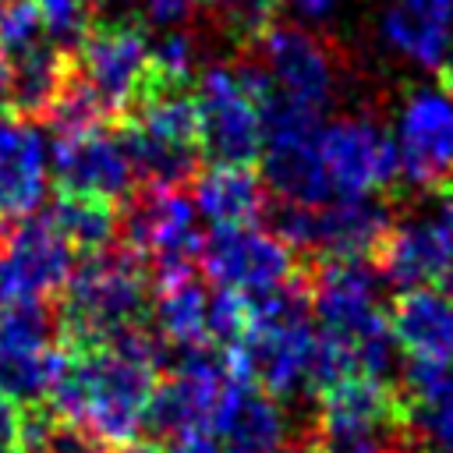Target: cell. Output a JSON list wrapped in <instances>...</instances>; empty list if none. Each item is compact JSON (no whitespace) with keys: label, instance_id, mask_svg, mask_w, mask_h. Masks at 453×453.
<instances>
[{"label":"cell","instance_id":"cell-1","mask_svg":"<svg viewBox=\"0 0 453 453\" xmlns=\"http://www.w3.org/2000/svg\"><path fill=\"white\" fill-rule=\"evenodd\" d=\"M166 361L170 343L149 326H131L99 347H74L64 357L46 407L60 421L88 428L106 446L134 442Z\"/></svg>","mask_w":453,"mask_h":453},{"label":"cell","instance_id":"cell-2","mask_svg":"<svg viewBox=\"0 0 453 453\" xmlns=\"http://www.w3.org/2000/svg\"><path fill=\"white\" fill-rule=\"evenodd\" d=\"M319 329L311 326L308 280H290L287 287L251 297V329L230 350L234 372L276 400L311 393Z\"/></svg>","mask_w":453,"mask_h":453},{"label":"cell","instance_id":"cell-3","mask_svg":"<svg viewBox=\"0 0 453 453\" xmlns=\"http://www.w3.org/2000/svg\"><path fill=\"white\" fill-rule=\"evenodd\" d=\"M152 304V269L149 262L124 248H103L85 255L81 265H74L57 322L60 340L67 350L74 347H99L110 336L142 326V315Z\"/></svg>","mask_w":453,"mask_h":453},{"label":"cell","instance_id":"cell-4","mask_svg":"<svg viewBox=\"0 0 453 453\" xmlns=\"http://www.w3.org/2000/svg\"><path fill=\"white\" fill-rule=\"evenodd\" d=\"M407 400L382 379H347L319 396L311 446L319 453H393L411 446Z\"/></svg>","mask_w":453,"mask_h":453},{"label":"cell","instance_id":"cell-5","mask_svg":"<svg viewBox=\"0 0 453 453\" xmlns=\"http://www.w3.org/2000/svg\"><path fill=\"white\" fill-rule=\"evenodd\" d=\"M71 67L103 113L124 120L152 88V42L131 21H96Z\"/></svg>","mask_w":453,"mask_h":453},{"label":"cell","instance_id":"cell-6","mask_svg":"<svg viewBox=\"0 0 453 453\" xmlns=\"http://www.w3.org/2000/svg\"><path fill=\"white\" fill-rule=\"evenodd\" d=\"M198 142L212 163L251 166L262 159L265 124L241 67L209 64L195 78Z\"/></svg>","mask_w":453,"mask_h":453},{"label":"cell","instance_id":"cell-7","mask_svg":"<svg viewBox=\"0 0 453 453\" xmlns=\"http://www.w3.org/2000/svg\"><path fill=\"white\" fill-rule=\"evenodd\" d=\"M234 375L237 372H234L230 354L212 343L180 350V357L170 365V372L156 379L145 425L152 432L173 435V439L188 435V432H209L212 411Z\"/></svg>","mask_w":453,"mask_h":453},{"label":"cell","instance_id":"cell-8","mask_svg":"<svg viewBox=\"0 0 453 453\" xmlns=\"http://www.w3.org/2000/svg\"><path fill=\"white\" fill-rule=\"evenodd\" d=\"M120 230L131 251H138L152 273L195 265L202 251V230L195 202L180 188L142 184L120 209Z\"/></svg>","mask_w":453,"mask_h":453},{"label":"cell","instance_id":"cell-9","mask_svg":"<svg viewBox=\"0 0 453 453\" xmlns=\"http://www.w3.org/2000/svg\"><path fill=\"white\" fill-rule=\"evenodd\" d=\"M202 273L212 280V287L237 290L244 297H265L290 280H297V255L258 223L251 226H216L209 237H202L198 251Z\"/></svg>","mask_w":453,"mask_h":453},{"label":"cell","instance_id":"cell-10","mask_svg":"<svg viewBox=\"0 0 453 453\" xmlns=\"http://www.w3.org/2000/svg\"><path fill=\"white\" fill-rule=\"evenodd\" d=\"M74 273V248L53 226L50 216H28L11 223L0 237V304L50 301L64 294Z\"/></svg>","mask_w":453,"mask_h":453},{"label":"cell","instance_id":"cell-11","mask_svg":"<svg viewBox=\"0 0 453 453\" xmlns=\"http://www.w3.org/2000/svg\"><path fill=\"white\" fill-rule=\"evenodd\" d=\"M393 142L400 177L414 188L442 191L453 184V99L442 88H411L396 110Z\"/></svg>","mask_w":453,"mask_h":453},{"label":"cell","instance_id":"cell-12","mask_svg":"<svg viewBox=\"0 0 453 453\" xmlns=\"http://www.w3.org/2000/svg\"><path fill=\"white\" fill-rule=\"evenodd\" d=\"M319 152L336 195H379L400 177L393 131L372 117H336L322 124Z\"/></svg>","mask_w":453,"mask_h":453},{"label":"cell","instance_id":"cell-13","mask_svg":"<svg viewBox=\"0 0 453 453\" xmlns=\"http://www.w3.org/2000/svg\"><path fill=\"white\" fill-rule=\"evenodd\" d=\"M50 170L57 177V191L64 195H92L103 202H127L134 195V163L120 138V127H92L74 138H57L50 152Z\"/></svg>","mask_w":453,"mask_h":453},{"label":"cell","instance_id":"cell-14","mask_svg":"<svg viewBox=\"0 0 453 453\" xmlns=\"http://www.w3.org/2000/svg\"><path fill=\"white\" fill-rule=\"evenodd\" d=\"M258 57V67L276 96L322 117L336 92V67L319 35H311L301 25H276L262 39Z\"/></svg>","mask_w":453,"mask_h":453},{"label":"cell","instance_id":"cell-15","mask_svg":"<svg viewBox=\"0 0 453 453\" xmlns=\"http://www.w3.org/2000/svg\"><path fill=\"white\" fill-rule=\"evenodd\" d=\"M375 269L400 290L442 287L453 280V234L439 216L396 219L375 255Z\"/></svg>","mask_w":453,"mask_h":453},{"label":"cell","instance_id":"cell-16","mask_svg":"<svg viewBox=\"0 0 453 453\" xmlns=\"http://www.w3.org/2000/svg\"><path fill=\"white\" fill-rule=\"evenodd\" d=\"M50 180L46 131L32 117H0V226L35 216Z\"/></svg>","mask_w":453,"mask_h":453},{"label":"cell","instance_id":"cell-17","mask_svg":"<svg viewBox=\"0 0 453 453\" xmlns=\"http://www.w3.org/2000/svg\"><path fill=\"white\" fill-rule=\"evenodd\" d=\"M209 432L226 453H287L290 421L276 396L251 386L244 375H234L223 389Z\"/></svg>","mask_w":453,"mask_h":453},{"label":"cell","instance_id":"cell-18","mask_svg":"<svg viewBox=\"0 0 453 453\" xmlns=\"http://www.w3.org/2000/svg\"><path fill=\"white\" fill-rule=\"evenodd\" d=\"M393 209L379 195H336L315 209V251L311 262H375L389 226Z\"/></svg>","mask_w":453,"mask_h":453},{"label":"cell","instance_id":"cell-19","mask_svg":"<svg viewBox=\"0 0 453 453\" xmlns=\"http://www.w3.org/2000/svg\"><path fill=\"white\" fill-rule=\"evenodd\" d=\"M389 333L411 361L453 365V294L442 287L400 290L389 304Z\"/></svg>","mask_w":453,"mask_h":453},{"label":"cell","instance_id":"cell-20","mask_svg":"<svg viewBox=\"0 0 453 453\" xmlns=\"http://www.w3.org/2000/svg\"><path fill=\"white\" fill-rule=\"evenodd\" d=\"M379 32L403 60L439 71L453 50V0H389Z\"/></svg>","mask_w":453,"mask_h":453},{"label":"cell","instance_id":"cell-21","mask_svg":"<svg viewBox=\"0 0 453 453\" xmlns=\"http://www.w3.org/2000/svg\"><path fill=\"white\" fill-rule=\"evenodd\" d=\"M209 294L195 265L152 273V329L170 343V350H195L209 343Z\"/></svg>","mask_w":453,"mask_h":453},{"label":"cell","instance_id":"cell-22","mask_svg":"<svg viewBox=\"0 0 453 453\" xmlns=\"http://www.w3.org/2000/svg\"><path fill=\"white\" fill-rule=\"evenodd\" d=\"M265 198L269 188L251 166H230V163H212L209 170L195 173L191 202L198 219L216 226H251L265 216Z\"/></svg>","mask_w":453,"mask_h":453},{"label":"cell","instance_id":"cell-23","mask_svg":"<svg viewBox=\"0 0 453 453\" xmlns=\"http://www.w3.org/2000/svg\"><path fill=\"white\" fill-rule=\"evenodd\" d=\"M71 81V57L42 42L11 60V106L21 117H46L64 85Z\"/></svg>","mask_w":453,"mask_h":453},{"label":"cell","instance_id":"cell-24","mask_svg":"<svg viewBox=\"0 0 453 453\" xmlns=\"http://www.w3.org/2000/svg\"><path fill=\"white\" fill-rule=\"evenodd\" d=\"M50 219L67 237V244L74 251H85V255L110 248L113 234L120 226V212L113 202H103L92 195H64V191H57Z\"/></svg>","mask_w":453,"mask_h":453},{"label":"cell","instance_id":"cell-25","mask_svg":"<svg viewBox=\"0 0 453 453\" xmlns=\"http://www.w3.org/2000/svg\"><path fill=\"white\" fill-rule=\"evenodd\" d=\"M21 453H106V442L39 403L21 407Z\"/></svg>","mask_w":453,"mask_h":453},{"label":"cell","instance_id":"cell-26","mask_svg":"<svg viewBox=\"0 0 453 453\" xmlns=\"http://www.w3.org/2000/svg\"><path fill=\"white\" fill-rule=\"evenodd\" d=\"M205 11L216 35H223L237 50L262 46V39L280 25V0H205Z\"/></svg>","mask_w":453,"mask_h":453},{"label":"cell","instance_id":"cell-27","mask_svg":"<svg viewBox=\"0 0 453 453\" xmlns=\"http://www.w3.org/2000/svg\"><path fill=\"white\" fill-rule=\"evenodd\" d=\"M198 71V42L184 32H159L152 39V85L163 88H188Z\"/></svg>","mask_w":453,"mask_h":453},{"label":"cell","instance_id":"cell-28","mask_svg":"<svg viewBox=\"0 0 453 453\" xmlns=\"http://www.w3.org/2000/svg\"><path fill=\"white\" fill-rule=\"evenodd\" d=\"M96 0H35L39 7V18H42V32H46V42L57 46L60 53L67 50H78L81 39L92 32L96 25Z\"/></svg>","mask_w":453,"mask_h":453},{"label":"cell","instance_id":"cell-29","mask_svg":"<svg viewBox=\"0 0 453 453\" xmlns=\"http://www.w3.org/2000/svg\"><path fill=\"white\" fill-rule=\"evenodd\" d=\"M205 326H209V343L230 354L248 336V329H251V297H244L237 290L216 287L209 294V319H205Z\"/></svg>","mask_w":453,"mask_h":453},{"label":"cell","instance_id":"cell-30","mask_svg":"<svg viewBox=\"0 0 453 453\" xmlns=\"http://www.w3.org/2000/svg\"><path fill=\"white\" fill-rule=\"evenodd\" d=\"M42 42L46 32L35 0H0V53L7 60H18Z\"/></svg>","mask_w":453,"mask_h":453},{"label":"cell","instance_id":"cell-31","mask_svg":"<svg viewBox=\"0 0 453 453\" xmlns=\"http://www.w3.org/2000/svg\"><path fill=\"white\" fill-rule=\"evenodd\" d=\"M407 421L411 435H421L432 453H453V389L432 400H407Z\"/></svg>","mask_w":453,"mask_h":453},{"label":"cell","instance_id":"cell-32","mask_svg":"<svg viewBox=\"0 0 453 453\" xmlns=\"http://www.w3.org/2000/svg\"><path fill=\"white\" fill-rule=\"evenodd\" d=\"M202 14V0H142V21L156 32H184Z\"/></svg>","mask_w":453,"mask_h":453},{"label":"cell","instance_id":"cell-33","mask_svg":"<svg viewBox=\"0 0 453 453\" xmlns=\"http://www.w3.org/2000/svg\"><path fill=\"white\" fill-rule=\"evenodd\" d=\"M21 449V407L0 393V453Z\"/></svg>","mask_w":453,"mask_h":453},{"label":"cell","instance_id":"cell-34","mask_svg":"<svg viewBox=\"0 0 453 453\" xmlns=\"http://www.w3.org/2000/svg\"><path fill=\"white\" fill-rule=\"evenodd\" d=\"M166 453H226V449L216 442L212 432H188V435H177L166 446Z\"/></svg>","mask_w":453,"mask_h":453},{"label":"cell","instance_id":"cell-35","mask_svg":"<svg viewBox=\"0 0 453 453\" xmlns=\"http://www.w3.org/2000/svg\"><path fill=\"white\" fill-rule=\"evenodd\" d=\"M280 4H287L290 11H297V14L308 18V21H322V18H329L333 7H336V0H280Z\"/></svg>","mask_w":453,"mask_h":453},{"label":"cell","instance_id":"cell-36","mask_svg":"<svg viewBox=\"0 0 453 453\" xmlns=\"http://www.w3.org/2000/svg\"><path fill=\"white\" fill-rule=\"evenodd\" d=\"M11 110V60L0 53V117Z\"/></svg>","mask_w":453,"mask_h":453},{"label":"cell","instance_id":"cell-37","mask_svg":"<svg viewBox=\"0 0 453 453\" xmlns=\"http://www.w3.org/2000/svg\"><path fill=\"white\" fill-rule=\"evenodd\" d=\"M439 219L446 223V230L453 234V184L439 191Z\"/></svg>","mask_w":453,"mask_h":453},{"label":"cell","instance_id":"cell-38","mask_svg":"<svg viewBox=\"0 0 453 453\" xmlns=\"http://www.w3.org/2000/svg\"><path fill=\"white\" fill-rule=\"evenodd\" d=\"M439 88L453 99V50L446 53V60H442V67H439Z\"/></svg>","mask_w":453,"mask_h":453},{"label":"cell","instance_id":"cell-39","mask_svg":"<svg viewBox=\"0 0 453 453\" xmlns=\"http://www.w3.org/2000/svg\"><path fill=\"white\" fill-rule=\"evenodd\" d=\"M117 453H159V449H156L152 442H138V439H134V442H124V446H117Z\"/></svg>","mask_w":453,"mask_h":453},{"label":"cell","instance_id":"cell-40","mask_svg":"<svg viewBox=\"0 0 453 453\" xmlns=\"http://www.w3.org/2000/svg\"><path fill=\"white\" fill-rule=\"evenodd\" d=\"M287 453H319L311 442H304V446H297V449H287Z\"/></svg>","mask_w":453,"mask_h":453},{"label":"cell","instance_id":"cell-41","mask_svg":"<svg viewBox=\"0 0 453 453\" xmlns=\"http://www.w3.org/2000/svg\"><path fill=\"white\" fill-rule=\"evenodd\" d=\"M393 453H432V449H414V446H400V449H393Z\"/></svg>","mask_w":453,"mask_h":453},{"label":"cell","instance_id":"cell-42","mask_svg":"<svg viewBox=\"0 0 453 453\" xmlns=\"http://www.w3.org/2000/svg\"><path fill=\"white\" fill-rule=\"evenodd\" d=\"M96 4H124V0H96Z\"/></svg>","mask_w":453,"mask_h":453},{"label":"cell","instance_id":"cell-43","mask_svg":"<svg viewBox=\"0 0 453 453\" xmlns=\"http://www.w3.org/2000/svg\"><path fill=\"white\" fill-rule=\"evenodd\" d=\"M11 453H21V449H11Z\"/></svg>","mask_w":453,"mask_h":453}]
</instances>
